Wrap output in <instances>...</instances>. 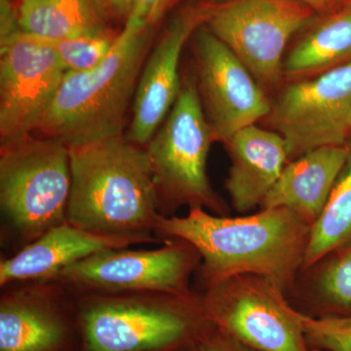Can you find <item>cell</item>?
<instances>
[{
  "label": "cell",
  "mask_w": 351,
  "mask_h": 351,
  "mask_svg": "<svg viewBox=\"0 0 351 351\" xmlns=\"http://www.w3.org/2000/svg\"><path fill=\"white\" fill-rule=\"evenodd\" d=\"M311 269H315L311 287L313 304L319 311L315 317L351 315V244Z\"/></svg>",
  "instance_id": "44dd1931"
},
{
  "label": "cell",
  "mask_w": 351,
  "mask_h": 351,
  "mask_svg": "<svg viewBox=\"0 0 351 351\" xmlns=\"http://www.w3.org/2000/svg\"><path fill=\"white\" fill-rule=\"evenodd\" d=\"M175 0H135L125 25L137 29L158 25Z\"/></svg>",
  "instance_id": "cb8c5ba5"
},
{
  "label": "cell",
  "mask_w": 351,
  "mask_h": 351,
  "mask_svg": "<svg viewBox=\"0 0 351 351\" xmlns=\"http://www.w3.org/2000/svg\"><path fill=\"white\" fill-rule=\"evenodd\" d=\"M195 78L182 82L181 91L162 125L145 145L159 201L189 205L226 215L207 175V159L215 142Z\"/></svg>",
  "instance_id": "5b68a950"
},
{
  "label": "cell",
  "mask_w": 351,
  "mask_h": 351,
  "mask_svg": "<svg viewBox=\"0 0 351 351\" xmlns=\"http://www.w3.org/2000/svg\"><path fill=\"white\" fill-rule=\"evenodd\" d=\"M211 326L201 306L126 302L89 307L80 321L86 351L188 350Z\"/></svg>",
  "instance_id": "9c48e42d"
},
{
  "label": "cell",
  "mask_w": 351,
  "mask_h": 351,
  "mask_svg": "<svg viewBox=\"0 0 351 351\" xmlns=\"http://www.w3.org/2000/svg\"><path fill=\"white\" fill-rule=\"evenodd\" d=\"M182 351H189V350H182Z\"/></svg>",
  "instance_id": "f546056e"
},
{
  "label": "cell",
  "mask_w": 351,
  "mask_h": 351,
  "mask_svg": "<svg viewBox=\"0 0 351 351\" xmlns=\"http://www.w3.org/2000/svg\"><path fill=\"white\" fill-rule=\"evenodd\" d=\"M315 11L293 0H228L212 4L205 25L241 60L265 90L282 80L286 48Z\"/></svg>",
  "instance_id": "52a82bcc"
},
{
  "label": "cell",
  "mask_w": 351,
  "mask_h": 351,
  "mask_svg": "<svg viewBox=\"0 0 351 351\" xmlns=\"http://www.w3.org/2000/svg\"><path fill=\"white\" fill-rule=\"evenodd\" d=\"M199 255L188 243L170 244L156 251L121 249L94 254L60 272L66 280L112 290L156 291L186 298L188 282ZM188 300V299H186Z\"/></svg>",
  "instance_id": "4fadbf2b"
},
{
  "label": "cell",
  "mask_w": 351,
  "mask_h": 351,
  "mask_svg": "<svg viewBox=\"0 0 351 351\" xmlns=\"http://www.w3.org/2000/svg\"><path fill=\"white\" fill-rule=\"evenodd\" d=\"M189 351H256L212 325Z\"/></svg>",
  "instance_id": "d4e9b609"
},
{
  "label": "cell",
  "mask_w": 351,
  "mask_h": 351,
  "mask_svg": "<svg viewBox=\"0 0 351 351\" xmlns=\"http://www.w3.org/2000/svg\"><path fill=\"white\" fill-rule=\"evenodd\" d=\"M285 141L289 162L306 152L348 144L351 136V62L283 88L267 117Z\"/></svg>",
  "instance_id": "ba28073f"
},
{
  "label": "cell",
  "mask_w": 351,
  "mask_h": 351,
  "mask_svg": "<svg viewBox=\"0 0 351 351\" xmlns=\"http://www.w3.org/2000/svg\"><path fill=\"white\" fill-rule=\"evenodd\" d=\"M69 157L68 223L101 234H149L159 196L145 147L123 135L69 147Z\"/></svg>",
  "instance_id": "7a4b0ae2"
},
{
  "label": "cell",
  "mask_w": 351,
  "mask_h": 351,
  "mask_svg": "<svg viewBox=\"0 0 351 351\" xmlns=\"http://www.w3.org/2000/svg\"><path fill=\"white\" fill-rule=\"evenodd\" d=\"M66 73L47 41L19 32L0 40V142L36 133Z\"/></svg>",
  "instance_id": "30bf717a"
},
{
  "label": "cell",
  "mask_w": 351,
  "mask_h": 351,
  "mask_svg": "<svg viewBox=\"0 0 351 351\" xmlns=\"http://www.w3.org/2000/svg\"><path fill=\"white\" fill-rule=\"evenodd\" d=\"M104 15L108 20L127 21L135 0H98Z\"/></svg>",
  "instance_id": "4316f807"
},
{
  "label": "cell",
  "mask_w": 351,
  "mask_h": 351,
  "mask_svg": "<svg viewBox=\"0 0 351 351\" xmlns=\"http://www.w3.org/2000/svg\"><path fill=\"white\" fill-rule=\"evenodd\" d=\"M147 241H154L149 234H101L66 221L44 233L13 258L3 261L0 265V284L51 276L94 254Z\"/></svg>",
  "instance_id": "9a60e30c"
},
{
  "label": "cell",
  "mask_w": 351,
  "mask_h": 351,
  "mask_svg": "<svg viewBox=\"0 0 351 351\" xmlns=\"http://www.w3.org/2000/svg\"><path fill=\"white\" fill-rule=\"evenodd\" d=\"M212 4H189L166 23L138 78L126 138L145 147L162 125L181 91L180 64L184 46L204 25Z\"/></svg>",
  "instance_id": "7c38bea8"
},
{
  "label": "cell",
  "mask_w": 351,
  "mask_h": 351,
  "mask_svg": "<svg viewBox=\"0 0 351 351\" xmlns=\"http://www.w3.org/2000/svg\"><path fill=\"white\" fill-rule=\"evenodd\" d=\"M348 156V144L329 145L290 161L260 209L287 208L313 226L324 210Z\"/></svg>",
  "instance_id": "2e32d148"
},
{
  "label": "cell",
  "mask_w": 351,
  "mask_h": 351,
  "mask_svg": "<svg viewBox=\"0 0 351 351\" xmlns=\"http://www.w3.org/2000/svg\"><path fill=\"white\" fill-rule=\"evenodd\" d=\"M71 189L69 147L63 141L31 134L1 145L0 203L27 239L66 223Z\"/></svg>",
  "instance_id": "277c9868"
},
{
  "label": "cell",
  "mask_w": 351,
  "mask_h": 351,
  "mask_svg": "<svg viewBox=\"0 0 351 351\" xmlns=\"http://www.w3.org/2000/svg\"><path fill=\"white\" fill-rule=\"evenodd\" d=\"M68 323L48 307L11 300L0 308V351H68Z\"/></svg>",
  "instance_id": "d6986e66"
},
{
  "label": "cell",
  "mask_w": 351,
  "mask_h": 351,
  "mask_svg": "<svg viewBox=\"0 0 351 351\" xmlns=\"http://www.w3.org/2000/svg\"><path fill=\"white\" fill-rule=\"evenodd\" d=\"M196 86L215 138L225 143L269 115L271 101L250 71L206 25L193 34Z\"/></svg>",
  "instance_id": "8fae6325"
},
{
  "label": "cell",
  "mask_w": 351,
  "mask_h": 351,
  "mask_svg": "<svg viewBox=\"0 0 351 351\" xmlns=\"http://www.w3.org/2000/svg\"><path fill=\"white\" fill-rule=\"evenodd\" d=\"M0 12H1L0 40H2L21 31L18 24L17 7L14 6L10 0L0 1Z\"/></svg>",
  "instance_id": "484cf974"
},
{
  "label": "cell",
  "mask_w": 351,
  "mask_h": 351,
  "mask_svg": "<svg viewBox=\"0 0 351 351\" xmlns=\"http://www.w3.org/2000/svg\"><path fill=\"white\" fill-rule=\"evenodd\" d=\"M157 25H124L110 56L91 71H66L36 133L80 147L125 135L138 78ZM34 133V134H36Z\"/></svg>",
  "instance_id": "3957f363"
},
{
  "label": "cell",
  "mask_w": 351,
  "mask_h": 351,
  "mask_svg": "<svg viewBox=\"0 0 351 351\" xmlns=\"http://www.w3.org/2000/svg\"><path fill=\"white\" fill-rule=\"evenodd\" d=\"M223 145L232 162L226 189L232 206L239 213L262 206L289 162L285 141L277 132L254 124Z\"/></svg>",
  "instance_id": "5bb4252c"
},
{
  "label": "cell",
  "mask_w": 351,
  "mask_h": 351,
  "mask_svg": "<svg viewBox=\"0 0 351 351\" xmlns=\"http://www.w3.org/2000/svg\"><path fill=\"white\" fill-rule=\"evenodd\" d=\"M154 228L197 251L209 287L251 274L267 277L286 292L302 271L311 226L287 208L228 218L193 207L184 217L159 215Z\"/></svg>",
  "instance_id": "6da1fadb"
},
{
  "label": "cell",
  "mask_w": 351,
  "mask_h": 351,
  "mask_svg": "<svg viewBox=\"0 0 351 351\" xmlns=\"http://www.w3.org/2000/svg\"><path fill=\"white\" fill-rule=\"evenodd\" d=\"M20 31L43 40H63L108 29L98 0H20Z\"/></svg>",
  "instance_id": "ac0fdd59"
},
{
  "label": "cell",
  "mask_w": 351,
  "mask_h": 351,
  "mask_svg": "<svg viewBox=\"0 0 351 351\" xmlns=\"http://www.w3.org/2000/svg\"><path fill=\"white\" fill-rule=\"evenodd\" d=\"M343 2V4H350L351 5V0H341Z\"/></svg>",
  "instance_id": "f1b7e54d"
},
{
  "label": "cell",
  "mask_w": 351,
  "mask_h": 351,
  "mask_svg": "<svg viewBox=\"0 0 351 351\" xmlns=\"http://www.w3.org/2000/svg\"><path fill=\"white\" fill-rule=\"evenodd\" d=\"M285 291L267 277L239 274L210 286L207 320L256 351H319L307 343Z\"/></svg>",
  "instance_id": "8992f818"
},
{
  "label": "cell",
  "mask_w": 351,
  "mask_h": 351,
  "mask_svg": "<svg viewBox=\"0 0 351 351\" xmlns=\"http://www.w3.org/2000/svg\"><path fill=\"white\" fill-rule=\"evenodd\" d=\"M307 343L319 351H351V315H308L295 309Z\"/></svg>",
  "instance_id": "603a6c76"
},
{
  "label": "cell",
  "mask_w": 351,
  "mask_h": 351,
  "mask_svg": "<svg viewBox=\"0 0 351 351\" xmlns=\"http://www.w3.org/2000/svg\"><path fill=\"white\" fill-rule=\"evenodd\" d=\"M348 156L329 199L313 223L304 253L302 271L311 269L330 254L351 244V141Z\"/></svg>",
  "instance_id": "ffe728a7"
},
{
  "label": "cell",
  "mask_w": 351,
  "mask_h": 351,
  "mask_svg": "<svg viewBox=\"0 0 351 351\" xmlns=\"http://www.w3.org/2000/svg\"><path fill=\"white\" fill-rule=\"evenodd\" d=\"M286 52L282 76L291 80L319 75L351 62V5L327 12Z\"/></svg>",
  "instance_id": "e0dca14e"
},
{
  "label": "cell",
  "mask_w": 351,
  "mask_h": 351,
  "mask_svg": "<svg viewBox=\"0 0 351 351\" xmlns=\"http://www.w3.org/2000/svg\"><path fill=\"white\" fill-rule=\"evenodd\" d=\"M304 4L309 8L313 9L315 12H329L332 10L337 0H293Z\"/></svg>",
  "instance_id": "83f0119b"
},
{
  "label": "cell",
  "mask_w": 351,
  "mask_h": 351,
  "mask_svg": "<svg viewBox=\"0 0 351 351\" xmlns=\"http://www.w3.org/2000/svg\"><path fill=\"white\" fill-rule=\"evenodd\" d=\"M119 36L108 27L78 38L45 41L57 51L66 71L83 73L100 66L110 56Z\"/></svg>",
  "instance_id": "7402d4cb"
}]
</instances>
